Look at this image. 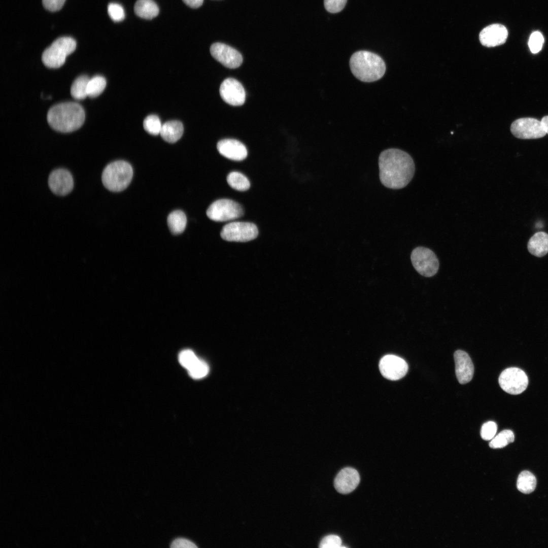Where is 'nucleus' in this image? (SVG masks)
<instances>
[{"mask_svg":"<svg viewBox=\"0 0 548 548\" xmlns=\"http://www.w3.org/2000/svg\"><path fill=\"white\" fill-rule=\"evenodd\" d=\"M135 14L146 19H152L159 13V8L153 0H138L134 6Z\"/></svg>","mask_w":548,"mask_h":548,"instance_id":"obj_21","label":"nucleus"},{"mask_svg":"<svg viewBox=\"0 0 548 548\" xmlns=\"http://www.w3.org/2000/svg\"><path fill=\"white\" fill-rule=\"evenodd\" d=\"M341 538L337 535H329L324 537L319 544L321 548L341 547Z\"/></svg>","mask_w":548,"mask_h":548,"instance_id":"obj_34","label":"nucleus"},{"mask_svg":"<svg viewBox=\"0 0 548 548\" xmlns=\"http://www.w3.org/2000/svg\"><path fill=\"white\" fill-rule=\"evenodd\" d=\"M506 28L500 24H493L483 28L479 36L481 44L487 47H493L504 44L507 38Z\"/></svg>","mask_w":548,"mask_h":548,"instance_id":"obj_15","label":"nucleus"},{"mask_svg":"<svg viewBox=\"0 0 548 548\" xmlns=\"http://www.w3.org/2000/svg\"><path fill=\"white\" fill-rule=\"evenodd\" d=\"M379 369L384 377L396 381L405 376L408 370V365L402 358L394 355H387L381 359Z\"/></svg>","mask_w":548,"mask_h":548,"instance_id":"obj_11","label":"nucleus"},{"mask_svg":"<svg viewBox=\"0 0 548 548\" xmlns=\"http://www.w3.org/2000/svg\"><path fill=\"white\" fill-rule=\"evenodd\" d=\"M108 12L110 18L115 22L123 20L125 17L123 8L117 3H110L108 6Z\"/></svg>","mask_w":548,"mask_h":548,"instance_id":"obj_32","label":"nucleus"},{"mask_svg":"<svg viewBox=\"0 0 548 548\" xmlns=\"http://www.w3.org/2000/svg\"><path fill=\"white\" fill-rule=\"evenodd\" d=\"M143 126L145 130L152 135L160 134L162 124L159 117L155 115L148 116L144 120Z\"/></svg>","mask_w":548,"mask_h":548,"instance_id":"obj_28","label":"nucleus"},{"mask_svg":"<svg viewBox=\"0 0 548 548\" xmlns=\"http://www.w3.org/2000/svg\"><path fill=\"white\" fill-rule=\"evenodd\" d=\"M455 372L458 382L464 384L470 382L474 373L473 363L468 354L464 351L457 350L454 354Z\"/></svg>","mask_w":548,"mask_h":548,"instance_id":"obj_17","label":"nucleus"},{"mask_svg":"<svg viewBox=\"0 0 548 548\" xmlns=\"http://www.w3.org/2000/svg\"><path fill=\"white\" fill-rule=\"evenodd\" d=\"M497 430L496 423L493 421L485 423L481 429V436L486 440L492 439L495 435Z\"/></svg>","mask_w":548,"mask_h":548,"instance_id":"obj_33","label":"nucleus"},{"mask_svg":"<svg viewBox=\"0 0 548 548\" xmlns=\"http://www.w3.org/2000/svg\"><path fill=\"white\" fill-rule=\"evenodd\" d=\"M220 94L222 99L230 105L239 106L246 99V92L242 84L235 79L224 80L220 87Z\"/></svg>","mask_w":548,"mask_h":548,"instance_id":"obj_14","label":"nucleus"},{"mask_svg":"<svg viewBox=\"0 0 548 548\" xmlns=\"http://www.w3.org/2000/svg\"><path fill=\"white\" fill-rule=\"evenodd\" d=\"M195 353L191 350L185 349L179 355V361L181 365L187 370L198 359Z\"/></svg>","mask_w":548,"mask_h":548,"instance_id":"obj_30","label":"nucleus"},{"mask_svg":"<svg viewBox=\"0 0 548 548\" xmlns=\"http://www.w3.org/2000/svg\"><path fill=\"white\" fill-rule=\"evenodd\" d=\"M244 210L237 202L228 199H221L213 202L207 211V215L211 220L223 222L242 217Z\"/></svg>","mask_w":548,"mask_h":548,"instance_id":"obj_6","label":"nucleus"},{"mask_svg":"<svg viewBox=\"0 0 548 548\" xmlns=\"http://www.w3.org/2000/svg\"><path fill=\"white\" fill-rule=\"evenodd\" d=\"M544 43V38L540 32H533L530 36L528 46L533 53L539 52L542 49Z\"/></svg>","mask_w":548,"mask_h":548,"instance_id":"obj_31","label":"nucleus"},{"mask_svg":"<svg viewBox=\"0 0 548 548\" xmlns=\"http://www.w3.org/2000/svg\"><path fill=\"white\" fill-rule=\"evenodd\" d=\"M227 182L232 188L237 191H246L250 187L248 179L243 174L237 172H232L227 177Z\"/></svg>","mask_w":548,"mask_h":548,"instance_id":"obj_25","label":"nucleus"},{"mask_svg":"<svg viewBox=\"0 0 548 548\" xmlns=\"http://www.w3.org/2000/svg\"><path fill=\"white\" fill-rule=\"evenodd\" d=\"M258 234L257 226L253 223L233 222L226 224L221 231V237L229 242H246L255 238Z\"/></svg>","mask_w":548,"mask_h":548,"instance_id":"obj_9","label":"nucleus"},{"mask_svg":"<svg viewBox=\"0 0 548 548\" xmlns=\"http://www.w3.org/2000/svg\"><path fill=\"white\" fill-rule=\"evenodd\" d=\"M172 548H196L197 546L193 542L183 538H178L172 542Z\"/></svg>","mask_w":548,"mask_h":548,"instance_id":"obj_37","label":"nucleus"},{"mask_svg":"<svg viewBox=\"0 0 548 548\" xmlns=\"http://www.w3.org/2000/svg\"><path fill=\"white\" fill-rule=\"evenodd\" d=\"M536 482V478L532 473L528 470H524L518 477L517 487L521 492L530 494L535 490Z\"/></svg>","mask_w":548,"mask_h":548,"instance_id":"obj_23","label":"nucleus"},{"mask_svg":"<svg viewBox=\"0 0 548 548\" xmlns=\"http://www.w3.org/2000/svg\"><path fill=\"white\" fill-rule=\"evenodd\" d=\"M133 170L131 165L123 160H117L108 164L104 169L101 180L104 186L109 190L119 192L125 189L131 182Z\"/></svg>","mask_w":548,"mask_h":548,"instance_id":"obj_4","label":"nucleus"},{"mask_svg":"<svg viewBox=\"0 0 548 548\" xmlns=\"http://www.w3.org/2000/svg\"><path fill=\"white\" fill-rule=\"evenodd\" d=\"M106 80L101 76L97 75L89 79L87 87V96L94 98L99 95L106 86Z\"/></svg>","mask_w":548,"mask_h":548,"instance_id":"obj_26","label":"nucleus"},{"mask_svg":"<svg viewBox=\"0 0 548 548\" xmlns=\"http://www.w3.org/2000/svg\"><path fill=\"white\" fill-rule=\"evenodd\" d=\"M85 114L79 104L65 102L55 105L48 111L47 119L50 126L56 131L70 132L79 128L84 123Z\"/></svg>","mask_w":548,"mask_h":548,"instance_id":"obj_2","label":"nucleus"},{"mask_svg":"<svg viewBox=\"0 0 548 548\" xmlns=\"http://www.w3.org/2000/svg\"><path fill=\"white\" fill-rule=\"evenodd\" d=\"M498 382L503 391L512 395L521 394L528 385L527 375L523 370L517 367L504 369L500 373Z\"/></svg>","mask_w":548,"mask_h":548,"instance_id":"obj_8","label":"nucleus"},{"mask_svg":"<svg viewBox=\"0 0 548 548\" xmlns=\"http://www.w3.org/2000/svg\"><path fill=\"white\" fill-rule=\"evenodd\" d=\"M65 0H42L44 7L52 12L59 10L63 6Z\"/></svg>","mask_w":548,"mask_h":548,"instance_id":"obj_36","label":"nucleus"},{"mask_svg":"<svg viewBox=\"0 0 548 548\" xmlns=\"http://www.w3.org/2000/svg\"><path fill=\"white\" fill-rule=\"evenodd\" d=\"M514 440L513 432L510 430H504L491 439L489 442V447L492 449L503 448L512 442Z\"/></svg>","mask_w":548,"mask_h":548,"instance_id":"obj_27","label":"nucleus"},{"mask_svg":"<svg viewBox=\"0 0 548 548\" xmlns=\"http://www.w3.org/2000/svg\"><path fill=\"white\" fill-rule=\"evenodd\" d=\"M187 370L191 378L194 379H199L206 376L208 374L209 367L206 362L198 359Z\"/></svg>","mask_w":548,"mask_h":548,"instance_id":"obj_29","label":"nucleus"},{"mask_svg":"<svg viewBox=\"0 0 548 548\" xmlns=\"http://www.w3.org/2000/svg\"><path fill=\"white\" fill-rule=\"evenodd\" d=\"M350 66L354 76L365 82L380 79L386 71L385 63L379 55L364 50L356 52L351 56Z\"/></svg>","mask_w":548,"mask_h":548,"instance_id":"obj_3","label":"nucleus"},{"mask_svg":"<svg viewBox=\"0 0 548 548\" xmlns=\"http://www.w3.org/2000/svg\"><path fill=\"white\" fill-rule=\"evenodd\" d=\"M183 130V124L180 121H169L162 125L160 134L165 141L174 143L181 138Z\"/></svg>","mask_w":548,"mask_h":548,"instance_id":"obj_20","label":"nucleus"},{"mask_svg":"<svg viewBox=\"0 0 548 548\" xmlns=\"http://www.w3.org/2000/svg\"><path fill=\"white\" fill-rule=\"evenodd\" d=\"M89 78L87 76L82 75L76 78L71 87V94L76 99H83L87 96V87Z\"/></svg>","mask_w":548,"mask_h":548,"instance_id":"obj_24","label":"nucleus"},{"mask_svg":"<svg viewBox=\"0 0 548 548\" xmlns=\"http://www.w3.org/2000/svg\"><path fill=\"white\" fill-rule=\"evenodd\" d=\"M217 148L222 156L234 161L243 160L248 155L245 146L234 139H224L219 141Z\"/></svg>","mask_w":548,"mask_h":548,"instance_id":"obj_18","label":"nucleus"},{"mask_svg":"<svg viewBox=\"0 0 548 548\" xmlns=\"http://www.w3.org/2000/svg\"><path fill=\"white\" fill-rule=\"evenodd\" d=\"M379 166L382 184L393 189L405 187L413 178L415 169L412 157L395 148L382 152L379 157Z\"/></svg>","mask_w":548,"mask_h":548,"instance_id":"obj_1","label":"nucleus"},{"mask_svg":"<svg viewBox=\"0 0 548 548\" xmlns=\"http://www.w3.org/2000/svg\"><path fill=\"white\" fill-rule=\"evenodd\" d=\"M411 260L415 269L423 276L432 277L438 271V259L434 252L427 248L419 247L414 249Z\"/></svg>","mask_w":548,"mask_h":548,"instance_id":"obj_7","label":"nucleus"},{"mask_svg":"<svg viewBox=\"0 0 548 548\" xmlns=\"http://www.w3.org/2000/svg\"><path fill=\"white\" fill-rule=\"evenodd\" d=\"M528 250L532 255L541 257L548 253V234L545 232H536L529 239Z\"/></svg>","mask_w":548,"mask_h":548,"instance_id":"obj_19","label":"nucleus"},{"mask_svg":"<svg viewBox=\"0 0 548 548\" xmlns=\"http://www.w3.org/2000/svg\"><path fill=\"white\" fill-rule=\"evenodd\" d=\"M184 3L192 8H197L200 7L203 2V0H182Z\"/></svg>","mask_w":548,"mask_h":548,"instance_id":"obj_38","label":"nucleus"},{"mask_svg":"<svg viewBox=\"0 0 548 548\" xmlns=\"http://www.w3.org/2000/svg\"><path fill=\"white\" fill-rule=\"evenodd\" d=\"M187 223L184 213L177 210L170 213L167 217V224L170 231L174 234H180L184 231Z\"/></svg>","mask_w":548,"mask_h":548,"instance_id":"obj_22","label":"nucleus"},{"mask_svg":"<svg viewBox=\"0 0 548 548\" xmlns=\"http://www.w3.org/2000/svg\"><path fill=\"white\" fill-rule=\"evenodd\" d=\"M510 131L515 136L521 139H538L546 134L541 121L530 117L515 120L511 124Z\"/></svg>","mask_w":548,"mask_h":548,"instance_id":"obj_10","label":"nucleus"},{"mask_svg":"<svg viewBox=\"0 0 548 548\" xmlns=\"http://www.w3.org/2000/svg\"><path fill=\"white\" fill-rule=\"evenodd\" d=\"M360 482V475L354 468L346 467L336 476L334 485L336 490L341 494H348L353 491Z\"/></svg>","mask_w":548,"mask_h":548,"instance_id":"obj_16","label":"nucleus"},{"mask_svg":"<svg viewBox=\"0 0 548 548\" xmlns=\"http://www.w3.org/2000/svg\"><path fill=\"white\" fill-rule=\"evenodd\" d=\"M347 0H324V7L329 12L335 13L341 11L345 7Z\"/></svg>","mask_w":548,"mask_h":548,"instance_id":"obj_35","label":"nucleus"},{"mask_svg":"<svg viewBox=\"0 0 548 548\" xmlns=\"http://www.w3.org/2000/svg\"><path fill=\"white\" fill-rule=\"evenodd\" d=\"M212 56L225 67L235 68L243 62L242 54L234 48L221 43H216L210 47Z\"/></svg>","mask_w":548,"mask_h":548,"instance_id":"obj_12","label":"nucleus"},{"mask_svg":"<svg viewBox=\"0 0 548 548\" xmlns=\"http://www.w3.org/2000/svg\"><path fill=\"white\" fill-rule=\"evenodd\" d=\"M76 48V42L72 38H59L43 52L42 62L48 67L59 68L64 63L67 56L72 53Z\"/></svg>","mask_w":548,"mask_h":548,"instance_id":"obj_5","label":"nucleus"},{"mask_svg":"<svg viewBox=\"0 0 548 548\" xmlns=\"http://www.w3.org/2000/svg\"><path fill=\"white\" fill-rule=\"evenodd\" d=\"M48 185L54 194L59 196L66 195L73 189V176L66 169H55L52 171L49 176Z\"/></svg>","mask_w":548,"mask_h":548,"instance_id":"obj_13","label":"nucleus"},{"mask_svg":"<svg viewBox=\"0 0 548 548\" xmlns=\"http://www.w3.org/2000/svg\"><path fill=\"white\" fill-rule=\"evenodd\" d=\"M540 121L545 132L548 134V115L542 117Z\"/></svg>","mask_w":548,"mask_h":548,"instance_id":"obj_39","label":"nucleus"}]
</instances>
